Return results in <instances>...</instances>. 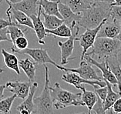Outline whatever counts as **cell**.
<instances>
[{
	"mask_svg": "<svg viewBox=\"0 0 121 114\" xmlns=\"http://www.w3.org/2000/svg\"><path fill=\"white\" fill-rule=\"evenodd\" d=\"M112 2H100L92 5L81 13V18L77 25L84 29H94L101 24L103 20L110 19Z\"/></svg>",
	"mask_w": 121,
	"mask_h": 114,
	"instance_id": "6da1fadb",
	"label": "cell"
},
{
	"mask_svg": "<svg viewBox=\"0 0 121 114\" xmlns=\"http://www.w3.org/2000/svg\"><path fill=\"white\" fill-rule=\"evenodd\" d=\"M50 93L56 110H62L69 106H84V103L81 100L80 93H72L64 89L59 83H55L50 86Z\"/></svg>",
	"mask_w": 121,
	"mask_h": 114,
	"instance_id": "7a4b0ae2",
	"label": "cell"
},
{
	"mask_svg": "<svg viewBox=\"0 0 121 114\" xmlns=\"http://www.w3.org/2000/svg\"><path fill=\"white\" fill-rule=\"evenodd\" d=\"M121 52V42L117 39L96 38L92 50L86 52L91 57L96 56L99 59L104 60L109 57L119 56Z\"/></svg>",
	"mask_w": 121,
	"mask_h": 114,
	"instance_id": "3957f363",
	"label": "cell"
},
{
	"mask_svg": "<svg viewBox=\"0 0 121 114\" xmlns=\"http://www.w3.org/2000/svg\"><path fill=\"white\" fill-rule=\"evenodd\" d=\"M45 69V84L41 95L34 98L36 113L38 114H54V106L50 93V78L48 67L44 64Z\"/></svg>",
	"mask_w": 121,
	"mask_h": 114,
	"instance_id": "277c9868",
	"label": "cell"
},
{
	"mask_svg": "<svg viewBox=\"0 0 121 114\" xmlns=\"http://www.w3.org/2000/svg\"><path fill=\"white\" fill-rule=\"evenodd\" d=\"M13 52H16V53L19 54H25L28 55L29 56H30L32 59L37 64H46V63H50L54 66L56 67L57 69L63 71L64 67L63 66L58 65V64L54 62L50 56L49 55L47 50L45 49H31V48H26L22 50H17V49H14L13 48H11Z\"/></svg>",
	"mask_w": 121,
	"mask_h": 114,
	"instance_id": "5b68a950",
	"label": "cell"
},
{
	"mask_svg": "<svg viewBox=\"0 0 121 114\" xmlns=\"http://www.w3.org/2000/svg\"><path fill=\"white\" fill-rule=\"evenodd\" d=\"M72 29V36L65 42L59 41L58 46H60L61 50V63L62 66H64L68 63L70 56L73 54V49H74V42L77 40V35L79 31V26L77 23H73L71 25Z\"/></svg>",
	"mask_w": 121,
	"mask_h": 114,
	"instance_id": "8992f818",
	"label": "cell"
},
{
	"mask_svg": "<svg viewBox=\"0 0 121 114\" xmlns=\"http://www.w3.org/2000/svg\"><path fill=\"white\" fill-rule=\"evenodd\" d=\"M108 19H107L101 22V24H99L97 27L94 28V29H86V31L79 37L77 38V40L79 41V46H81L82 49V52L81 54V57L80 59L81 60L84 59V57L86 54L87 51L89 50V49L92 48L95 42V41L97 38V35L99 30L101 29L102 25L104 24V23L107 21Z\"/></svg>",
	"mask_w": 121,
	"mask_h": 114,
	"instance_id": "52a82bcc",
	"label": "cell"
},
{
	"mask_svg": "<svg viewBox=\"0 0 121 114\" xmlns=\"http://www.w3.org/2000/svg\"><path fill=\"white\" fill-rule=\"evenodd\" d=\"M62 80L66 82V83H69L70 85L74 86L76 89H80L81 87L82 86V84H89L93 87H95L96 86H98L99 87H103L106 86L105 81H99V80H88L86 79L81 77L78 73L74 72L68 71L66 73H65L61 76Z\"/></svg>",
	"mask_w": 121,
	"mask_h": 114,
	"instance_id": "ba28073f",
	"label": "cell"
},
{
	"mask_svg": "<svg viewBox=\"0 0 121 114\" xmlns=\"http://www.w3.org/2000/svg\"><path fill=\"white\" fill-rule=\"evenodd\" d=\"M65 72L71 71L78 73L81 77L88 80H99L103 81V78L99 76L98 72L94 69L92 64H90L86 60H81L79 63V66L77 68H66L64 67Z\"/></svg>",
	"mask_w": 121,
	"mask_h": 114,
	"instance_id": "9c48e42d",
	"label": "cell"
},
{
	"mask_svg": "<svg viewBox=\"0 0 121 114\" xmlns=\"http://www.w3.org/2000/svg\"><path fill=\"white\" fill-rule=\"evenodd\" d=\"M84 59L88 61L90 64H92L93 66H96V68H98L100 72H102V77L103 78V80H107L109 83H110L113 86H117V80L113 73L110 70L109 65L107 62V60L104 59L103 60L101 63H99L98 61H96V59H94L93 57L90 56V55H86L84 57Z\"/></svg>",
	"mask_w": 121,
	"mask_h": 114,
	"instance_id": "30bf717a",
	"label": "cell"
},
{
	"mask_svg": "<svg viewBox=\"0 0 121 114\" xmlns=\"http://www.w3.org/2000/svg\"><path fill=\"white\" fill-rule=\"evenodd\" d=\"M32 81L20 82L18 80L9 81L5 83V87L18 98L25 99L29 95L32 86Z\"/></svg>",
	"mask_w": 121,
	"mask_h": 114,
	"instance_id": "8fae6325",
	"label": "cell"
},
{
	"mask_svg": "<svg viewBox=\"0 0 121 114\" xmlns=\"http://www.w3.org/2000/svg\"><path fill=\"white\" fill-rule=\"evenodd\" d=\"M38 86L39 85L36 82L32 83L27 97L24 99V101L19 106L16 107V110L19 111L20 114H32L33 113H36V106L34 103V95L36 92Z\"/></svg>",
	"mask_w": 121,
	"mask_h": 114,
	"instance_id": "7c38bea8",
	"label": "cell"
},
{
	"mask_svg": "<svg viewBox=\"0 0 121 114\" xmlns=\"http://www.w3.org/2000/svg\"><path fill=\"white\" fill-rule=\"evenodd\" d=\"M120 31V21L113 20L110 21L108 19L102 25L99 30L97 38H110V39H117Z\"/></svg>",
	"mask_w": 121,
	"mask_h": 114,
	"instance_id": "4fadbf2b",
	"label": "cell"
},
{
	"mask_svg": "<svg viewBox=\"0 0 121 114\" xmlns=\"http://www.w3.org/2000/svg\"><path fill=\"white\" fill-rule=\"evenodd\" d=\"M6 2L15 9L23 12L29 17L33 15H37L38 13V0H20L16 3H12L9 1H6Z\"/></svg>",
	"mask_w": 121,
	"mask_h": 114,
	"instance_id": "5bb4252c",
	"label": "cell"
},
{
	"mask_svg": "<svg viewBox=\"0 0 121 114\" xmlns=\"http://www.w3.org/2000/svg\"><path fill=\"white\" fill-rule=\"evenodd\" d=\"M42 7L39 5V9H38L37 15H33L30 16V18L33 23L34 29L33 30L36 33V36L38 38V42L40 45L45 44V41L44 39L47 36V33L46 32V27L44 25V23L43 22L42 19H41V15H42Z\"/></svg>",
	"mask_w": 121,
	"mask_h": 114,
	"instance_id": "9a60e30c",
	"label": "cell"
},
{
	"mask_svg": "<svg viewBox=\"0 0 121 114\" xmlns=\"http://www.w3.org/2000/svg\"><path fill=\"white\" fill-rule=\"evenodd\" d=\"M59 11L66 25L71 27L73 23H77L81 18V13H76L67 5L60 1L59 2Z\"/></svg>",
	"mask_w": 121,
	"mask_h": 114,
	"instance_id": "2e32d148",
	"label": "cell"
},
{
	"mask_svg": "<svg viewBox=\"0 0 121 114\" xmlns=\"http://www.w3.org/2000/svg\"><path fill=\"white\" fill-rule=\"evenodd\" d=\"M19 65L20 69L23 70L29 80L33 82L36 76V71L37 69L38 64L33 59H30L29 58H26L24 59L19 60Z\"/></svg>",
	"mask_w": 121,
	"mask_h": 114,
	"instance_id": "e0dca14e",
	"label": "cell"
},
{
	"mask_svg": "<svg viewBox=\"0 0 121 114\" xmlns=\"http://www.w3.org/2000/svg\"><path fill=\"white\" fill-rule=\"evenodd\" d=\"M59 2L60 0H38V5L42 7L44 13L48 15L56 16L63 19L59 11Z\"/></svg>",
	"mask_w": 121,
	"mask_h": 114,
	"instance_id": "ac0fdd59",
	"label": "cell"
},
{
	"mask_svg": "<svg viewBox=\"0 0 121 114\" xmlns=\"http://www.w3.org/2000/svg\"><path fill=\"white\" fill-rule=\"evenodd\" d=\"M9 5V8H10L12 17L14 19L15 21L19 25H23V26H26V27L33 30L34 29L33 23H32V21L30 17L26 15V14L23 13V12L15 9V8L12 7L10 5Z\"/></svg>",
	"mask_w": 121,
	"mask_h": 114,
	"instance_id": "d6986e66",
	"label": "cell"
},
{
	"mask_svg": "<svg viewBox=\"0 0 121 114\" xmlns=\"http://www.w3.org/2000/svg\"><path fill=\"white\" fill-rule=\"evenodd\" d=\"M1 53L3 56L4 59V63L6 67H8L9 69H10L12 70H13L16 72L17 75H20V67L19 65V59L18 58L16 57V55H15L13 53H10V52H7L5 49H2L1 51Z\"/></svg>",
	"mask_w": 121,
	"mask_h": 114,
	"instance_id": "ffe728a7",
	"label": "cell"
},
{
	"mask_svg": "<svg viewBox=\"0 0 121 114\" xmlns=\"http://www.w3.org/2000/svg\"><path fill=\"white\" fill-rule=\"evenodd\" d=\"M80 89L82 90L81 100L83 102L85 106L87 107L88 111H89L88 114H91L94 105L96 104L97 99H98V96L96 95V93L86 90L84 86H82Z\"/></svg>",
	"mask_w": 121,
	"mask_h": 114,
	"instance_id": "44dd1931",
	"label": "cell"
},
{
	"mask_svg": "<svg viewBox=\"0 0 121 114\" xmlns=\"http://www.w3.org/2000/svg\"><path fill=\"white\" fill-rule=\"evenodd\" d=\"M110 70L117 80V87L119 91L121 90V65L119 56L109 57L106 59Z\"/></svg>",
	"mask_w": 121,
	"mask_h": 114,
	"instance_id": "7402d4cb",
	"label": "cell"
},
{
	"mask_svg": "<svg viewBox=\"0 0 121 114\" xmlns=\"http://www.w3.org/2000/svg\"><path fill=\"white\" fill-rule=\"evenodd\" d=\"M103 80L105 81V83L107 84V97L105 99V100L103 101V108H104V110L106 111H109L112 108V106H113V103L117 101V99H118L120 97V95L119 92L117 93L113 89V88H112L113 85L110 83H109V82L106 80Z\"/></svg>",
	"mask_w": 121,
	"mask_h": 114,
	"instance_id": "603a6c76",
	"label": "cell"
},
{
	"mask_svg": "<svg viewBox=\"0 0 121 114\" xmlns=\"http://www.w3.org/2000/svg\"><path fill=\"white\" fill-rule=\"evenodd\" d=\"M64 4L67 5L76 13H81L91 6L85 0H60Z\"/></svg>",
	"mask_w": 121,
	"mask_h": 114,
	"instance_id": "cb8c5ba5",
	"label": "cell"
},
{
	"mask_svg": "<svg viewBox=\"0 0 121 114\" xmlns=\"http://www.w3.org/2000/svg\"><path fill=\"white\" fill-rule=\"evenodd\" d=\"M42 15L44 17V25L46 30H55L62 24H63V19L59 18L56 16L48 15L42 11Z\"/></svg>",
	"mask_w": 121,
	"mask_h": 114,
	"instance_id": "d4e9b609",
	"label": "cell"
},
{
	"mask_svg": "<svg viewBox=\"0 0 121 114\" xmlns=\"http://www.w3.org/2000/svg\"><path fill=\"white\" fill-rule=\"evenodd\" d=\"M47 35H52L54 36L61 38H69L72 36V29L66 25L65 23L62 24L55 30H46Z\"/></svg>",
	"mask_w": 121,
	"mask_h": 114,
	"instance_id": "484cf974",
	"label": "cell"
},
{
	"mask_svg": "<svg viewBox=\"0 0 121 114\" xmlns=\"http://www.w3.org/2000/svg\"><path fill=\"white\" fill-rule=\"evenodd\" d=\"M17 96L13 94L7 98L0 99V114H9L12 106Z\"/></svg>",
	"mask_w": 121,
	"mask_h": 114,
	"instance_id": "4316f807",
	"label": "cell"
},
{
	"mask_svg": "<svg viewBox=\"0 0 121 114\" xmlns=\"http://www.w3.org/2000/svg\"><path fill=\"white\" fill-rule=\"evenodd\" d=\"M22 26H17V25H10L8 27L9 30V35L10 36L11 42L13 44L15 42V41L20 36H24L25 33L27 32V29H22Z\"/></svg>",
	"mask_w": 121,
	"mask_h": 114,
	"instance_id": "83f0119b",
	"label": "cell"
},
{
	"mask_svg": "<svg viewBox=\"0 0 121 114\" xmlns=\"http://www.w3.org/2000/svg\"><path fill=\"white\" fill-rule=\"evenodd\" d=\"M28 40L24 36H20L19 38H17L15 41V42L13 43L14 49H17V50H22V49H25L26 48H28Z\"/></svg>",
	"mask_w": 121,
	"mask_h": 114,
	"instance_id": "f1b7e54d",
	"label": "cell"
},
{
	"mask_svg": "<svg viewBox=\"0 0 121 114\" xmlns=\"http://www.w3.org/2000/svg\"><path fill=\"white\" fill-rule=\"evenodd\" d=\"M92 111L94 112V114H107L106 111L103 108V102L101 99L98 96V99H97L96 104L94 105Z\"/></svg>",
	"mask_w": 121,
	"mask_h": 114,
	"instance_id": "f546056e",
	"label": "cell"
},
{
	"mask_svg": "<svg viewBox=\"0 0 121 114\" xmlns=\"http://www.w3.org/2000/svg\"><path fill=\"white\" fill-rule=\"evenodd\" d=\"M110 19L117 21H121V6H112L110 12Z\"/></svg>",
	"mask_w": 121,
	"mask_h": 114,
	"instance_id": "4dcf8cb0",
	"label": "cell"
},
{
	"mask_svg": "<svg viewBox=\"0 0 121 114\" xmlns=\"http://www.w3.org/2000/svg\"><path fill=\"white\" fill-rule=\"evenodd\" d=\"M93 88L95 89V93H96V95L102 99L103 102L104 101L107 95V86H106L103 87H99L98 86H96Z\"/></svg>",
	"mask_w": 121,
	"mask_h": 114,
	"instance_id": "1f68e13d",
	"label": "cell"
},
{
	"mask_svg": "<svg viewBox=\"0 0 121 114\" xmlns=\"http://www.w3.org/2000/svg\"><path fill=\"white\" fill-rule=\"evenodd\" d=\"M8 34H9L8 28L0 29V42H2V41L11 42V39H9V37H8Z\"/></svg>",
	"mask_w": 121,
	"mask_h": 114,
	"instance_id": "d6a6232c",
	"label": "cell"
},
{
	"mask_svg": "<svg viewBox=\"0 0 121 114\" xmlns=\"http://www.w3.org/2000/svg\"><path fill=\"white\" fill-rule=\"evenodd\" d=\"M111 109L113 111V113H115L116 114L121 113V97L117 99V101L113 103Z\"/></svg>",
	"mask_w": 121,
	"mask_h": 114,
	"instance_id": "836d02e7",
	"label": "cell"
},
{
	"mask_svg": "<svg viewBox=\"0 0 121 114\" xmlns=\"http://www.w3.org/2000/svg\"><path fill=\"white\" fill-rule=\"evenodd\" d=\"M86 2H87L90 5H93L97 2H111L112 0H85Z\"/></svg>",
	"mask_w": 121,
	"mask_h": 114,
	"instance_id": "e575fe53",
	"label": "cell"
},
{
	"mask_svg": "<svg viewBox=\"0 0 121 114\" xmlns=\"http://www.w3.org/2000/svg\"><path fill=\"white\" fill-rule=\"evenodd\" d=\"M5 88V85H0V99L4 96V90Z\"/></svg>",
	"mask_w": 121,
	"mask_h": 114,
	"instance_id": "d590c367",
	"label": "cell"
},
{
	"mask_svg": "<svg viewBox=\"0 0 121 114\" xmlns=\"http://www.w3.org/2000/svg\"><path fill=\"white\" fill-rule=\"evenodd\" d=\"M111 6H116V5H119L121 6V0H112Z\"/></svg>",
	"mask_w": 121,
	"mask_h": 114,
	"instance_id": "8d00e7d4",
	"label": "cell"
},
{
	"mask_svg": "<svg viewBox=\"0 0 121 114\" xmlns=\"http://www.w3.org/2000/svg\"><path fill=\"white\" fill-rule=\"evenodd\" d=\"M117 39L118 40H120V42H121V21H120V31L119 35H118L117 37Z\"/></svg>",
	"mask_w": 121,
	"mask_h": 114,
	"instance_id": "74e56055",
	"label": "cell"
},
{
	"mask_svg": "<svg viewBox=\"0 0 121 114\" xmlns=\"http://www.w3.org/2000/svg\"><path fill=\"white\" fill-rule=\"evenodd\" d=\"M0 1H2V0H0ZM5 2H6V1H9V2H12V3H16V2H19L20 0H5Z\"/></svg>",
	"mask_w": 121,
	"mask_h": 114,
	"instance_id": "f35d334b",
	"label": "cell"
},
{
	"mask_svg": "<svg viewBox=\"0 0 121 114\" xmlns=\"http://www.w3.org/2000/svg\"><path fill=\"white\" fill-rule=\"evenodd\" d=\"M109 112H110V114H114L113 113V111L112 110V109H110V110H109Z\"/></svg>",
	"mask_w": 121,
	"mask_h": 114,
	"instance_id": "ab89813d",
	"label": "cell"
},
{
	"mask_svg": "<svg viewBox=\"0 0 121 114\" xmlns=\"http://www.w3.org/2000/svg\"><path fill=\"white\" fill-rule=\"evenodd\" d=\"M2 72H3V69H1V68H0V73H2Z\"/></svg>",
	"mask_w": 121,
	"mask_h": 114,
	"instance_id": "60d3db41",
	"label": "cell"
},
{
	"mask_svg": "<svg viewBox=\"0 0 121 114\" xmlns=\"http://www.w3.org/2000/svg\"><path fill=\"white\" fill-rule=\"evenodd\" d=\"M73 114H86L85 113H73Z\"/></svg>",
	"mask_w": 121,
	"mask_h": 114,
	"instance_id": "b9f144b4",
	"label": "cell"
},
{
	"mask_svg": "<svg viewBox=\"0 0 121 114\" xmlns=\"http://www.w3.org/2000/svg\"><path fill=\"white\" fill-rule=\"evenodd\" d=\"M119 93H120V95L121 96V90H120V91H119Z\"/></svg>",
	"mask_w": 121,
	"mask_h": 114,
	"instance_id": "7bdbcfd3",
	"label": "cell"
},
{
	"mask_svg": "<svg viewBox=\"0 0 121 114\" xmlns=\"http://www.w3.org/2000/svg\"><path fill=\"white\" fill-rule=\"evenodd\" d=\"M120 65H121V63H120Z\"/></svg>",
	"mask_w": 121,
	"mask_h": 114,
	"instance_id": "ee69618b",
	"label": "cell"
},
{
	"mask_svg": "<svg viewBox=\"0 0 121 114\" xmlns=\"http://www.w3.org/2000/svg\"><path fill=\"white\" fill-rule=\"evenodd\" d=\"M0 3H1V2H0Z\"/></svg>",
	"mask_w": 121,
	"mask_h": 114,
	"instance_id": "f6af8a7d",
	"label": "cell"
}]
</instances>
